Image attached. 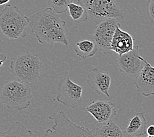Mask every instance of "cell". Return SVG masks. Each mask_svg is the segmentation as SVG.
Masks as SVG:
<instances>
[{"mask_svg": "<svg viewBox=\"0 0 154 137\" xmlns=\"http://www.w3.org/2000/svg\"><path fill=\"white\" fill-rule=\"evenodd\" d=\"M29 24L38 43H61L69 46L66 22L51 8L38 11L29 17Z\"/></svg>", "mask_w": 154, "mask_h": 137, "instance_id": "6da1fadb", "label": "cell"}, {"mask_svg": "<svg viewBox=\"0 0 154 137\" xmlns=\"http://www.w3.org/2000/svg\"><path fill=\"white\" fill-rule=\"evenodd\" d=\"M28 26L29 17L17 6L7 4L0 12V33L9 39L25 38Z\"/></svg>", "mask_w": 154, "mask_h": 137, "instance_id": "7a4b0ae2", "label": "cell"}, {"mask_svg": "<svg viewBox=\"0 0 154 137\" xmlns=\"http://www.w3.org/2000/svg\"><path fill=\"white\" fill-rule=\"evenodd\" d=\"M33 98L29 84L19 80H11L2 88L0 100L10 110L23 111L30 106Z\"/></svg>", "mask_w": 154, "mask_h": 137, "instance_id": "3957f363", "label": "cell"}, {"mask_svg": "<svg viewBox=\"0 0 154 137\" xmlns=\"http://www.w3.org/2000/svg\"><path fill=\"white\" fill-rule=\"evenodd\" d=\"M42 67L39 56L28 51L13 59L10 71L19 81L30 84L39 80Z\"/></svg>", "mask_w": 154, "mask_h": 137, "instance_id": "277c9868", "label": "cell"}, {"mask_svg": "<svg viewBox=\"0 0 154 137\" xmlns=\"http://www.w3.org/2000/svg\"><path fill=\"white\" fill-rule=\"evenodd\" d=\"M49 119L54 125L45 131L43 137H96L88 128L72 121L63 111L54 112Z\"/></svg>", "mask_w": 154, "mask_h": 137, "instance_id": "5b68a950", "label": "cell"}, {"mask_svg": "<svg viewBox=\"0 0 154 137\" xmlns=\"http://www.w3.org/2000/svg\"><path fill=\"white\" fill-rule=\"evenodd\" d=\"M85 6L88 17L94 22L115 19L117 20L125 18V15L115 0H79Z\"/></svg>", "mask_w": 154, "mask_h": 137, "instance_id": "8992f818", "label": "cell"}, {"mask_svg": "<svg viewBox=\"0 0 154 137\" xmlns=\"http://www.w3.org/2000/svg\"><path fill=\"white\" fill-rule=\"evenodd\" d=\"M58 94L54 101L71 109H76L82 104V87L70 79L69 77L59 79Z\"/></svg>", "mask_w": 154, "mask_h": 137, "instance_id": "52a82bcc", "label": "cell"}, {"mask_svg": "<svg viewBox=\"0 0 154 137\" xmlns=\"http://www.w3.org/2000/svg\"><path fill=\"white\" fill-rule=\"evenodd\" d=\"M117 20L109 19L97 23L92 35L97 48L105 55L110 54L111 44L118 24Z\"/></svg>", "mask_w": 154, "mask_h": 137, "instance_id": "ba28073f", "label": "cell"}, {"mask_svg": "<svg viewBox=\"0 0 154 137\" xmlns=\"http://www.w3.org/2000/svg\"><path fill=\"white\" fill-rule=\"evenodd\" d=\"M142 53V50L137 45L129 52L119 55L117 62L120 71L128 76H137L143 66V63L139 58Z\"/></svg>", "mask_w": 154, "mask_h": 137, "instance_id": "9c48e42d", "label": "cell"}, {"mask_svg": "<svg viewBox=\"0 0 154 137\" xmlns=\"http://www.w3.org/2000/svg\"><path fill=\"white\" fill-rule=\"evenodd\" d=\"M139 58L143 63V66L136 76L134 84L138 92L144 97L154 96V67L147 62L142 55Z\"/></svg>", "mask_w": 154, "mask_h": 137, "instance_id": "30bf717a", "label": "cell"}, {"mask_svg": "<svg viewBox=\"0 0 154 137\" xmlns=\"http://www.w3.org/2000/svg\"><path fill=\"white\" fill-rule=\"evenodd\" d=\"M86 110L101 124L110 121L117 115L115 104L111 101L93 100L90 101Z\"/></svg>", "mask_w": 154, "mask_h": 137, "instance_id": "8fae6325", "label": "cell"}, {"mask_svg": "<svg viewBox=\"0 0 154 137\" xmlns=\"http://www.w3.org/2000/svg\"><path fill=\"white\" fill-rule=\"evenodd\" d=\"M87 84L90 89L98 94H103L110 97L109 89L111 84V77L109 73L94 68L87 77Z\"/></svg>", "mask_w": 154, "mask_h": 137, "instance_id": "7c38bea8", "label": "cell"}, {"mask_svg": "<svg viewBox=\"0 0 154 137\" xmlns=\"http://www.w3.org/2000/svg\"><path fill=\"white\" fill-rule=\"evenodd\" d=\"M134 47L132 36L127 32L122 30L120 24H119L111 41V51L121 55L132 50Z\"/></svg>", "mask_w": 154, "mask_h": 137, "instance_id": "4fadbf2b", "label": "cell"}, {"mask_svg": "<svg viewBox=\"0 0 154 137\" xmlns=\"http://www.w3.org/2000/svg\"><path fill=\"white\" fill-rule=\"evenodd\" d=\"M148 122L142 112L136 113L129 120V123L126 130L127 137H141L146 134Z\"/></svg>", "mask_w": 154, "mask_h": 137, "instance_id": "5bb4252c", "label": "cell"}, {"mask_svg": "<svg viewBox=\"0 0 154 137\" xmlns=\"http://www.w3.org/2000/svg\"><path fill=\"white\" fill-rule=\"evenodd\" d=\"M96 137H127L121 126L112 121H109L97 127L94 133Z\"/></svg>", "mask_w": 154, "mask_h": 137, "instance_id": "9a60e30c", "label": "cell"}, {"mask_svg": "<svg viewBox=\"0 0 154 137\" xmlns=\"http://www.w3.org/2000/svg\"><path fill=\"white\" fill-rule=\"evenodd\" d=\"M0 137H38L36 133L26 128L21 123L15 121L5 131H0Z\"/></svg>", "mask_w": 154, "mask_h": 137, "instance_id": "2e32d148", "label": "cell"}, {"mask_svg": "<svg viewBox=\"0 0 154 137\" xmlns=\"http://www.w3.org/2000/svg\"><path fill=\"white\" fill-rule=\"evenodd\" d=\"M97 50L98 48L94 41L83 40L76 44V48H74V51L78 57L85 59L95 55Z\"/></svg>", "mask_w": 154, "mask_h": 137, "instance_id": "e0dca14e", "label": "cell"}, {"mask_svg": "<svg viewBox=\"0 0 154 137\" xmlns=\"http://www.w3.org/2000/svg\"><path fill=\"white\" fill-rule=\"evenodd\" d=\"M67 11L71 18L76 23L81 24L88 20V15L86 9L79 2V3H70L67 7Z\"/></svg>", "mask_w": 154, "mask_h": 137, "instance_id": "ac0fdd59", "label": "cell"}, {"mask_svg": "<svg viewBox=\"0 0 154 137\" xmlns=\"http://www.w3.org/2000/svg\"><path fill=\"white\" fill-rule=\"evenodd\" d=\"M72 0H51V6L57 14L66 13L67 12V7Z\"/></svg>", "mask_w": 154, "mask_h": 137, "instance_id": "d6986e66", "label": "cell"}, {"mask_svg": "<svg viewBox=\"0 0 154 137\" xmlns=\"http://www.w3.org/2000/svg\"><path fill=\"white\" fill-rule=\"evenodd\" d=\"M147 13L150 23L154 24V0H148V5H147Z\"/></svg>", "mask_w": 154, "mask_h": 137, "instance_id": "ffe728a7", "label": "cell"}, {"mask_svg": "<svg viewBox=\"0 0 154 137\" xmlns=\"http://www.w3.org/2000/svg\"><path fill=\"white\" fill-rule=\"evenodd\" d=\"M146 134L148 136H154V125H152L146 128Z\"/></svg>", "mask_w": 154, "mask_h": 137, "instance_id": "44dd1931", "label": "cell"}, {"mask_svg": "<svg viewBox=\"0 0 154 137\" xmlns=\"http://www.w3.org/2000/svg\"><path fill=\"white\" fill-rule=\"evenodd\" d=\"M10 0H0V8H4L7 4H8Z\"/></svg>", "mask_w": 154, "mask_h": 137, "instance_id": "7402d4cb", "label": "cell"}, {"mask_svg": "<svg viewBox=\"0 0 154 137\" xmlns=\"http://www.w3.org/2000/svg\"><path fill=\"white\" fill-rule=\"evenodd\" d=\"M3 55V54H0V58H1Z\"/></svg>", "mask_w": 154, "mask_h": 137, "instance_id": "603a6c76", "label": "cell"}, {"mask_svg": "<svg viewBox=\"0 0 154 137\" xmlns=\"http://www.w3.org/2000/svg\"><path fill=\"white\" fill-rule=\"evenodd\" d=\"M148 137H154V136H148Z\"/></svg>", "mask_w": 154, "mask_h": 137, "instance_id": "cb8c5ba5", "label": "cell"}]
</instances>
